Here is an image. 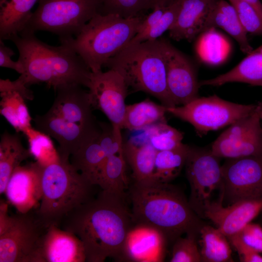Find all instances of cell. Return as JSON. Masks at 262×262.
<instances>
[{
    "instance_id": "42",
    "label": "cell",
    "mask_w": 262,
    "mask_h": 262,
    "mask_svg": "<svg viewBox=\"0 0 262 262\" xmlns=\"http://www.w3.org/2000/svg\"><path fill=\"white\" fill-rule=\"evenodd\" d=\"M167 6H157L152 9L149 15L145 17L141 23L137 34H141L152 28L164 14Z\"/></svg>"
},
{
    "instance_id": "18",
    "label": "cell",
    "mask_w": 262,
    "mask_h": 262,
    "mask_svg": "<svg viewBox=\"0 0 262 262\" xmlns=\"http://www.w3.org/2000/svg\"><path fill=\"white\" fill-rule=\"evenodd\" d=\"M84 262V247L77 236L55 224L47 228L40 240L37 262Z\"/></svg>"
},
{
    "instance_id": "22",
    "label": "cell",
    "mask_w": 262,
    "mask_h": 262,
    "mask_svg": "<svg viewBox=\"0 0 262 262\" xmlns=\"http://www.w3.org/2000/svg\"><path fill=\"white\" fill-rule=\"evenodd\" d=\"M219 28L232 37L238 43L241 50L248 54L252 50L247 32L241 23L233 5L225 0H213L203 27V32Z\"/></svg>"
},
{
    "instance_id": "34",
    "label": "cell",
    "mask_w": 262,
    "mask_h": 262,
    "mask_svg": "<svg viewBox=\"0 0 262 262\" xmlns=\"http://www.w3.org/2000/svg\"><path fill=\"white\" fill-rule=\"evenodd\" d=\"M144 130L148 143L158 151L173 149L182 143L183 133L166 122L154 124Z\"/></svg>"
},
{
    "instance_id": "4",
    "label": "cell",
    "mask_w": 262,
    "mask_h": 262,
    "mask_svg": "<svg viewBox=\"0 0 262 262\" xmlns=\"http://www.w3.org/2000/svg\"><path fill=\"white\" fill-rule=\"evenodd\" d=\"M145 16L124 18L98 14L76 37L61 41L80 55L92 72L101 70L107 61L124 49L137 33Z\"/></svg>"
},
{
    "instance_id": "30",
    "label": "cell",
    "mask_w": 262,
    "mask_h": 262,
    "mask_svg": "<svg viewBox=\"0 0 262 262\" xmlns=\"http://www.w3.org/2000/svg\"><path fill=\"white\" fill-rule=\"evenodd\" d=\"M126 163L123 154L107 157L97 185L102 190L126 196L125 191L129 188L126 171Z\"/></svg>"
},
{
    "instance_id": "2",
    "label": "cell",
    "mask_w": 262,
    "mask_h": 262,
    "mask_svg": "<svg viewBox=\"0 0 262 262\" xmlns=\"http://www.w3.org/2000/svg\"><path fill=\"white\" fill-rule=\"evenodd\" d=\"M134 222L156 228L168 244L183 234L198 236L204 225L184 194L169 182L133 181L129 188Z\"/></svg>"
},
{
    "instance_id": "43",
    "label": "cell",
    "mask_w": 262,
    "mask_h": 262,
    "mask_svg": "<svg viewBox=\"0 0 262 262\" xmlns=\"http://www.w3.org/2000/svg\"><path fill=\"white\" fill-rule=\"evenodd\" d=\"M11 90L18 91L26 100H32L33 98V92L28 87L19 83L16 80L12 81L9 79H0V92Z\"/></svg>"
},
{
    "instance_id": "23",
    "label": "cell",
    "mask_w": 262,
    "mask_h": 262,
    "mask_svg": "<svg viewBox=\"0 0 262 262\" xmlns=\"http://www.w3.org/2000/svg\"><path fill=\"white\" fill-rule=\"evenodd\" d=\"M247 54L229 71L213 78L199 81V87L218 86L234 82L262 87V45Z\"/></svg>"
},
{
    "instance_id": "35",
    "label": "cell",
    "mask_w": 262,
    "mask_h": 262,
    "mask_svg": "<svg viewBox=\"0 0 262 262\" xmlns=\"http://www.w3.org/2000/svg\"><path fill=\"white\" fill-rule=\"evenodd\" d=\"M228 239L239 256L249 252L262 253V227L257 223L250 222Z\"/></svg>"
},
{
    "instance_id": "12",
    "label": "cell",
    "mask_w": 262,
    "mask_h": 262,
    "mask_svg": "<svg viewBox=\"0 0 262 262\" xmlns=\"http://www.w3.org/2000/svg\"><path fill=\"white\" fill-rule=\"evenodd\" d=\"M260 111L230 125L212 144V153L220 159L262 157Z\"/></svg>"
},
{
    "instance_id": "11",
    "label": "cell",
    "mask_w": 262,
    "mask_h": 262,
    "mask_svg": "<svg viewBox=\"0 0 262 262\" xmlns=\"http://www.w3.org/2000/svg\"><path fill=\"white\" fill-rule=\"evenodd\" d=\"M221 170L224 206L262 198V157L226 159Z\"/></svg>"
},
{
    "instance_id": "9",
    "label": "cell",
    "mask_w": 262,
    "mask_h": 262,
    "mask_svg": "<svg viewBox=\"0 0 262 262\" xmlns=\"http://www.w3.org/2000/svg\"><path fill=\"white\" fill-rule=\"evenodd\" d=\"M220 158L211 148L189 146L185 173L190 187L188 200L191 208L200 218H204L206 209L215 202L216 192L222 195V175Z\"/></svg>"
},
{
    "instance_id": "38",
    "label": "cell",
    "mask_w": 262,
    "mask_h": 262,
    "mask_svg": "<svg viewBox=\"0 0 262 262\" xmlns=\"http://www.w3.org/2000/svg\"><path fill=\"white\" fill-rule=\"evenodd\" d=\"M198 236L194 234H187L185 237H180L173 244L171 262H202Z\"/></svg>"
},
{
    "instance_id": "32",
    "label": "cell",
    "mask_w": 262,
    "mask_h": 262,
    "mask_svg": "<svg viewBox=\"0 0 262 262\" xmlns=\"http://www.w3.org/2000/svg\"><path fill=\"white\" fill-rule=\"evenodd\" d=\"M189 146L182 143L173 149L158 151L155 161V180L169 182L176 178L185 165Z\"/></svg>"
},
{
    "instance_id": "27",
    "label": "cell",
    "mask_w": 262,
    "mask_h": 262,
    "mask_svg": "<svg viewBox=\"0 0 262 262\" xmlns=\"http://www.w3.org/2000/svg\"><path fill=\"white\" fill-rule=\"evenodd\" d=\"M123 155L132 170L133 181L154 180L155 158L158 152L149 143L138 145L128 141L123 144Z\"/></svg>"
},
{
    "instance_id": "13",
    "label": "cell",
    "mask_w": 262,
    "mask_h": 262,
    "mask_svg": "<svg viewBox=\"0 0 262 262\" xmlns=\"http://www.w3.org/2000/svg\"><path fill=\"white\" fill-rule=\"evenodd\" d=\"M88 88L92 108L104 113L114 128L122 129L128 89L123 76L113 69L92 72Z\"/></svg>"
},
{
    "instance_id": "37",
    "label": "cell",
    "mask_w": 262,
    "mask_h": 262,
    "mask_svg": "<svg viewBox=\"0 0 262 262\" xmlns=\"http://www.w3.org/2000/svg\"><path fill=\"white\" fill-rule=\"evenodd\" d=\"M149 9H152L150 0H101L100 14L130 18Z\"/></svg>"
},
{
    "instance_id": "47",
    "label": "cell",
    "mask_w": 262,
    "mask_h": 262,
    "mask_svg": "<svg viewBox=\"0 0 262 262\" xmlns=\"http://www.w3.org/2000/svg\"><path fill=\"white\" fill-rule=\"evenodd\" d=\"M257 222L256 223L259 224L261 227H262V211L256 217Z\"/></svg>"
},
{
    "instance_id": "17",
    "label": "cell",
    "mask_w": 262,
    "mask_h": 262,
    "mask_svg": "<svg viewBox=\"0 0 262 262\" xmlns=\"http://www.w3.org/2000/svg\"><path fill=\"white\" fill-rule=\"evenodd\" d=\"M168 244L158 229L135 223L126 238L120 262H163Z\"/></svg>"
},
{
    "instance_id": "20",
    "label": "cell",
    "mask_w": 262,
    "mask_h": 262,
    "mask_svg": "<svg viewBox=\"0 0 262 262\" xmlns=\"http://www.w3.org/2000/svg\"><path fill=\"white\" fill-rule=\"evenodd\" d=\"M81 87L69 84L58 88L55 98L48 111L70 122L95 126L98 123L92 114L89 91Z\"/></svg>"
},
{
    "instance_id": "33",
    "label": "cell",
    "mask_w": 262,
    "mask_h": 262,
    "mask_svg": "<svg viewBox=\"0 0 262 262\" xmlns=\"http://www.w3.org/2000/svg\"><path fill=\"white\" fill-rule=\"evenodd\" d=\"M27 138L29 150L39 164L45 167L61 161L58 150L50 136L31 127L22 132Z\"/></svg>"
},
{
    "instance_id": "15",
    "label": "cell",
    "mask_w": 262,
    "mask_h": 262,
    "mask_svg": "<svg viewBox=\"0 0 262 262\" xmlns=\"http://www.w3.org/2000/svg\"><path fill=\"white\" fill-rule=\"evenodd\" d=\"M44 168L35 161L20 165L12 173L4 194L18 213H25L39 207L43 195Z\"/></svg>"
},
{
    "instance_id": "48",
    "label": "cell",
    "mask_w": 262,
    "mask_h": 262,
    "mask_svg": "<svg viewBox=\"0 0 262 262\" xmlns=\"http://www.w3.org/2000/svg\"><path fill=\"white\" fill-rule=\"evenodd\" d=\"M260 116L261 119L262 120V109L261 110L260 112Z\"/></svg>"
},
{
    "instance_id": "7",
    "label": "cell",
    "mask_w": 262,
    "mask_h": 262,
    "mask_svg": "<svg viewBox=\"0 0 262 262\" xmlns=\"http://www.w3.org/2000/svg\"><path fill=\"white\" fill-rule=\"evenodd\" d=\"M101 5V0H39L20 33L47 31L57 35L60 41L76 37L100 14Z\"/></svg>"
},
{
    "instance_id": "16",
    "label": "cell",
    "mask_w": 262,
    "mask_h": 262,
    "mask_svg": "<svg viewBox=\"0 0 262 262\" xmlns=\"http://www.w3.org/2000/svg\"><path fill=\"white\" fill-rule=\"evenodd\" d=\"M33 121L37 130L54 138L58 143L61 159L69 160L84 143L98 130L99 123L93 127L68 122L49 111L37 115Z\"/></svg>"
},
{
    "instance_id": "29",
    "label": "cell",
    "mask_w": 262,
    "mask_h": 262,
    "mask_svg": "<svg viewBox=\"0 0 262 262\" xmlns=\"http://www.w3.org/2000/svg\"><path fill=\"white\" fill-rule=\"evenodd\" d=\"M198 241L202 262L233 261L228 238L215 227L204 224L199 230Z\"/></svg>"
},
{
    "instance_id": "39",
    "label": "cell",
    "mask_w": 262,
    "mask_h": 262,
    "mask_svg": "<svg viewBox=\"0 0 262 262\" xmlns=\"http://www.w3.org/2000/svg\"><path fill=\"white\" fill-rule=\"evenodd\" d=\"M234 7L239 20L247 32L262 35V17L255 9L243 0H228Z\"/></svg>"
},
{
    "instance_id": "24",
    "label": "cell",
    "mask_w": 262,
    "mask_h": 262,
    "mask_svg": "<svg viewBox=\"0 0 262 262\" xmlns=\"http://www.w3.org/2000/svg\"><path fill=\"white\" fill-rule=\"evenodd\" d=\"M39 0H0V40L10 39L24 30Z\"/></svg>"
},
{
    "instance_id": "6",
    "label": "cell",
    "mask_w": 262,
    "mask_h": 262,
    "mask_svg": "<svg viewBox=\"0 0 262 262\" xmlns=\"http://www.w3.org/2000/svg\"><path fill=\"white\" fill-rule=\"evenodd\" d=\"M94 186L71 164L61 158L57 163L44 167L42 175L43 195L35 213L48 227L58 226L71 211L93 197Z\"/></svg>"
},
{
    "instance_id": "1",
    "label": "cell",
    "mask_w": 262,
    "mask_h": 262,
    "mask_svg": "<svg viewBox=\"0 0 262 262\" xmlns=\"http://www.w3.org/2000/svg\"><path fill=\"white\" fill-rule=\"evenodd\" d=\"M126 196L102 190L96 198L75 208L58 226L82 242L86 262H120L127 236L135 222Z\"/></svg>"
},
{
    "instance_id": "21",
    "label": "cell",
    "mask_w": 262,
    "mask_h": 262,
    "mask_svg": "<svg viewBox=\"0 0 262 262\" xmlns=\"http://www.w3.org/2000/svg\"><path fill=\"white\" fill-rule=\"evenodd\" d=\"M213 0H182L177 18L168 30L171 38L180 41L193 40L203 33Z\"/></svg>"
},
{
    "instance_id": "3",
    "label": "cell",
    "mask_w": 262,
    "mask_h": 262,
    "mask_svg": "<svg viewBox=\"0 0 262 262\" xmlns=\"http://www.w3.org/2000/svg\"><path fill=\"white\" fill-rule=\"evenodd\" d=\"M10 41L19 52L23 72L16 80L28 87L45 83L55 91L66 85L88 87L91 71L81 57L67 46H52L38 39L34 33H21Z\"/></svg>"
},
{
    "instance_id": "45",
    "label": "cell",
    "mask_w": 262,
    "mask_h": 262,
    "mask_svg": "<svg viewBox=\"0 0 262 262\" xmlns=\"http://www.w3.org/2000/svg\"><path fill=\"white\" fill-rule=\"evenodd\" d=\"M252 6L262 17V3L260 0H243Z\"/></svg>"
},
{
    "instance_id": "44",
    "label": "cell",
    "mask_w": 262,
    "mask_h": 262,
    "mask_svg": "<svg viewBox=\"0 0 262 262\" xmlns=\"http://www.w3.org/2000/svg\"><path fill=\"white\" fill-rule=\"evenodd\" d=\"M239 256L241 262H262V256L257 252H249Z\"/></svg>"
},
{
    "instance_id": "5",
    "label": "cell",
    "mask_w": 262,
    "mask_h": 262,
    "mask_svg": "<svg viewBox=\"0 0 262 262\" xmlns=\"http://www.w3.org/2000/svg\"><path fill=\"white\" fill-rule=\"evenodd\" d=\"M124 78L128 87L158 98L167 108L176 106L169 94L160 38L126 46L105 64Z\"/></svg>"
},
{
    "instance_id": "25",
    "label": "cell",
    "mask_w": 262,
    "mask_h": 262,
    "mask_svg": "<svg viewBox=\"0 0 262 262\" xmlns=\"http://www.w3.org/2000/svg\"><path fill=\"white\" fill-rule=\"evenodd\" d=\"M98 131L70 156L73 166L97 185L98 179L107 157L98 142Z\"/></svg>"
},
{
    "instance_id": "41",
    "label": "cell",
    "mask_w": 262,
    "mask_h": 262,
    "mask_svg": "<svg viewBox=\"0 0 262 262\" xmlns=\"http://www.w3.org/2000/svg\"><path fill=\"white\" fill-rule=\"evenodd\" d=\"M14 55V51L0 40V66L12 69L21 74L23 72V66L18 60L16 62L12 60L11 58Z\"/></svg>"
},
{
    "instance_id": "40",
    "label": "cell",
    "mask_w": 262,
    "mask_h": 262,
    "mask_svg": "<svg viewBox=\"0 0 262 262\" xmlns=\"http://www.w3.org/2000/svg\"><path fill=\"white\" fill-rule=\"evenodd\" d=\"M122 129L99 123L98 142L106 155L123 154Z\"/></svg>"
},
{
    "instance_id": "14",
    "label": "cell",
    "mask_w": 262,
    "mask_h": 262,
    "mask_svg": "<svg viewBox=\"0 0 262 262\" xmlns=\"http://www.w3.org/2000/svg\"><path fill=\"white\" fill-rule=\"evenodd\" d=\"M166 68L167 84L176 106L185 105L199 97L196 68L188 57L164 38L160 37Z\"/></svg>"
},
{
    "instance_id": "28",
    "label": "cell",
    "mask_w": 262,
    "mask_h": 262,
    "mask_svg": "<svg viewBox=\"0 0 262 262\" xmlns=\"http://www.w3.org/2000/svg\"><path fill=\"white\" fill-rule=\"evenodd\" d=\"M166 107L146 99L132 104L127 105L122 129L130 131L144 130L159 122H166Z\"/></svg>"
},
{
    "instance_id": "46",
    "label": "cell",
    "mask_w": 262,
    "mask_h": 262,
    "mask_svg": "<svg viewBox=\"0 0 262 262\" xmlns=\"http://www.w3.org/2000/svg\"><path fill=\"white\" fill-rule=\"evenodd\" d=\"M177 0H150L152 9L157 6H168Z\"/></svg>"
},
{
    "instance_id": "36",
    "label": "cell",
    "mask_w": 262,
    "mask_h": 262,
    "mask_svg": "<svg viewBox=\"0 0 262 262\" xmlns=\"http://www.w3.org/2000/svg\"><path fill=\"white\" fill-rule=\"evenodd\" d=\"M182 0H177L168 6L157 23L146 32L136 34L126 46L132 45L146 41L158 39L171 28L178 15Z\"/></svg>"
},
{
    "instance_id": "19",
    "label": "cell",
    "mask_w": 262,
    "mask_h": 262,
    "mask_svg": "<svg viewBox=\"0 0 262 262\" xmlns=\"http://www.w3.org/2000/svg\"><path fill=\"white\" fill-rule=\"evenodd\" d=\"M262 211V198L241 200L228 206L220 201L206 209L204 218L212 221L229 238L252 222Z\"/></svg>"
},
{
    "instance_id": "8",
    "label": "cell",
    "mask_w": 262,
    "mask_h": 262,
    "mask_svg": "<svg viewBox=\"0 0 262 262\" xmlns=\"http://www.w3.org/2000/svg\"><path fill=\"white\" fill-rule=\"evenodd\" d=\"M258 103L241 104L224 100L214 95L198 97L181 106L166 107L167 112L188 122L200 136L209 131L230 126L252 114Z\"/></svg>"
},
{
    "instance_id": "10",
    "label": "cell",
    "mask_w": 262,
    "mask_h": 262,
    "mask_svg": "<svg viewBox=\"0 0 262 262\" xmlns=\"http://www.w3.org/2000/svg\"><path fill=\"white\" fill-rule=\"evenodd\" d=\"M47 228L35 210L11 216L0 233V262H37L40 240Z\"/></svg>"
},
{
    "instance_id": "26",
    "label": "cell",
    "mask_w": 262,
    "mask_h": 262,
    "mask_svg": "<svg viewBox=\"0 0 262 262\" xmlns=\"http://www.w3.org/2000/svg\"><path fill=\"white\" fill-rule=\"evenodd\" d=\"M31 155L23 145L19 136L4 131L0 141V193L4 194L14 170Z\"/></svg>"
},
{
    "instance_id": "31",
    "label": "cell",
    "mask_w": 262,
    "mask_h": 262,
    "mask_svg": "<svg viewBox=\"0 0 262 262\" xmlns=\"http://www.w3.org/2000/svg\"><path fill=\"white\" fill-rule=\"evenodd\" d=\"M0 113L16 132H23L32 127V117L26 104V99L18 91L0 92Z\"/></svg>"
}]
</instances>
